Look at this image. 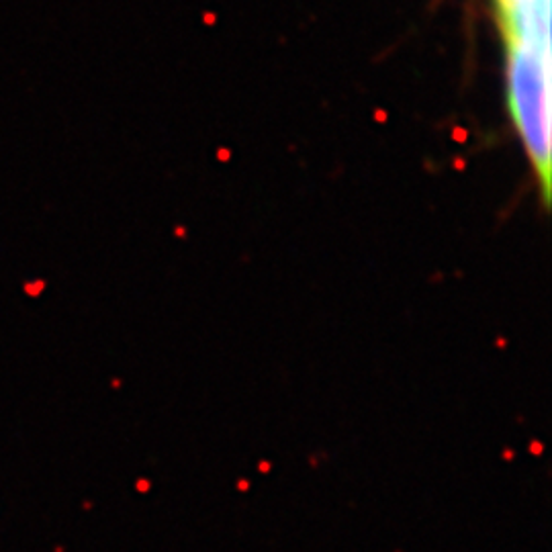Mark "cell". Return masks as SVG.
<instances>
[{"label": "cell", "instance_id": "cell-1", "mask_svg": "<svg viewBox=\"0 0 552 552\" xmlns=\"http://www.w3.org/2000/svg\"><path fill=\"white\" fill-rule=\"evenodd\" d=\"M511 49V92H548V0H499Z\"/></svg>", "mask_w": 552, "mask_h": 552}]
</instances>
